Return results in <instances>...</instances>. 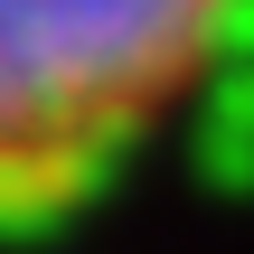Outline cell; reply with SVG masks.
<instances>
[{"mask_svg": "<svg viewBox=\"0 0 254 254\" xmlns=\"http://www.w3.org/2000/svg\"><path fill=\"white\" fill-rule=\"evenodd\" d=\"M245 0H0V226L104 189L217 66Z\"/></svg>", "mask_w": 254, "mask_h": 254, "instance_id": "cell-1", "label": "cell"}]
</instances>
